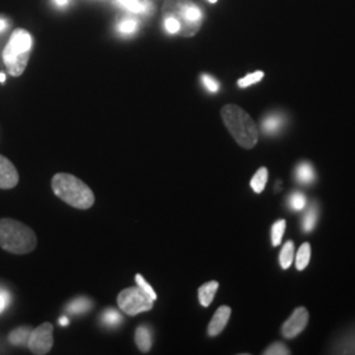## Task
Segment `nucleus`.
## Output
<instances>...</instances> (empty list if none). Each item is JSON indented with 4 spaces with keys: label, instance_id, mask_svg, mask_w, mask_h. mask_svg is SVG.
Returning a JSON list of instances; mask_svg holds the SVG:
<instances>
[{
    "label": "nucleus",
    "instance_id": "f257e3e1",
    "mask_svg": "<svg viewBox=\"0 0 355 355\" xmlns=\"http://www.w3.org/2000/svg\"><path fill=\"white\" fill-rule=\"evenodd\" d=\"M51 190L57 198L78 209H89L95 203L94 192L76 175L58 173L51 179Z\"/></svg>",
    "mask_w": 355,
    "mask_h": 355
},
{
    "label": "nucleus",
    "instance_id": "f03ea898",
    "mask_svg": "<svg viewBox=\"0 0 355 355\" xmlns=\"http://www.w3.org/2000/svg\"><path fill=\"white\" fill-rule=\"evenodd\" d=\"M221 117L236 142L243 149H253L259 133L250 114L236 104H227L221 110Z\"/></svg>",
    "mask_w": 355,
    "mask_h": 355
},
{
    "label": "nucleus",
    "instance_id": "7ed1b4c3",
    "mask_svg": "<svg viewBox=\"0 0 355 355\" xmlns=\"http://www.w3.org/2000/svg\"><path fill=\"white\" fill-rule=\"evenodd\" d=\"M37 246L36 233L13 218H0V248L8 253L23 255Z\"/></svg>",
    "mask_w": 355,
    "mask_h": 355
},
{
    "label": "nucleus",
    "instance_id": "20e7f679",
    "mask_svg": "<svg viewBox=\"0 0 355 355\" xmlns=\"http://www.w3.org/2000/svg\"><path fill=\"white\" fill-rule=\"evenodd\" d=\"M162 17H171L179 24V36L192 37L203 24V12L192 0H166Z\"/></svg>",
    "mask_w": 355,
    "mask_h": 355
},
{
    "label": "nucleus",
    "instance_id": "39448f33",
    "mask_svg": "<svg viewBox=\"0 0 355 355\" xmlns=\"http://www.w3.org/2000/svg\"><path fill=\"white\" fill-rule=\"evenodd\" d=\"M32 51V36L26 29H15L3 51V62L8 74L20 76L26 71Z\"/></svg>",
    "mask_w": 355,
    "mask_h": 355
},
{
    "label": "nucleus",
    "instance_id": "423d86ee",
    "mask_svg": "<svg viewBox=\"0 0 355 355\" xmlns=\"http://www.w3.org/2000/svg\"><path fill=\"white\" fill-rule=\"evenodd\" d=\"M154 299L140 286L129 287L119 293L117 304L128 316H136L142 312L150 311L154 305Z\"/></svg>",
    "mask_w": 355,
    "mask_h": 355
},
{
    "label": "nucleus",
    "instance_id": "0eeeda50",
    "mask_svg": "<svg viewBox=\"0 0 355 355\" xmlns=\"http://www.w3.org/2000/svg\"><path fill=\"white\" fill-rule=\"evenodd\" d=\"M53 325L51 322H44L36 329H32L28 338V349L36 355L48 354L53 347Z\"/></svg>",
    "mask_w": 355,
    "mask_h": 355
},
{
    "label": "nucleus",
    "instance_id": "6e6552de",
    "mask_svg": "<svg viewBox=\"0 0 355 355\" xmlns=\"http://www.w3.org/2000/svg\"><path fill=\"white\" fill-rule=\"evenodd\" d=\"M309 320V313L304 306H299L293 311L290 318L283 324L282 334L284 338H295L305 329Z\"/></svg>",
    "mask_w": 355,
    "mask_h": 355
},
{
    "label": "nucleus",
    "instance_id": "1a4fd4ad",
    "mask_svg": "<svg viewBox=\"0 0 355 355\" xmlns=\"http://www.w3.org/2000/svg\"><path fill=\"white\" fill-rule=\"evenodd\" d=\"M19 183V173L12 162L0 154V189L11 190Z\"/></svg>",
    "mask_w": 355,
    "mask_h": 355
},
{
    "label": "nucleus",
    "instance_id": "9d476101",
    "mask_svg": "<svg viewBox=\"0 0 355 355\" xmlns=\"http://www.w3.org/2000/svg\"><path fill=\"white\" fill-rule=\"evenodd\" d=\"M232 315V309L228 305H221L217 311H216L214 318L211 320L207 333L209 337H216L218 336L223 330L225 329L227 324L229 322V318Z\"/></svg>",
    "mask_w": 355,
    "mask_h": 355
},
{
    "label": "nucleus",
    "instance_id": "9b49d317",
    "mask_svg": "<svg viewBox=\"0 0 355 355\" xmlns=\"http://www.w3.org/2000/svg\"><path fill=\"white\" fill-rule=\"evenodd\" d=\"M295 178L302 184H311V183H313L315 179H316L315 167L311 165L309 162H306V161L300 162L295 168Z\"/></svg>",
    "mask_w": 355,
    "mask_h": 355
},
{
    "label": "nucleus",
    "instance_id": "f8f14e48",
    "mask_svg": "<svg viewBox=\"0 0 355 355\" xmlns=\"http://www.w3.org/2000/svg\"><path fill=\"white\" fill-rule=\"evenodd\" d=\"M283 127H284V117H283V114H268L262 121V130L266 135H270V136H274V135L279 133Z\"/></svg>",
    "mask_w": 355,
    "mask_h": 355
},
{
    "label": "nucleus",
    "instance_id": "ddd939ff",
    "mask_svg": "<svg viewBox=\"0 0 355 355\" xmlns=\"http://www.w3.org/2000/svg\"><path fill=\"white\" fill-rule=\"evenodd\" d=\"M218 290V283L216 280H211L204 283L203 286L199 288V302L203 306H209L211 303L214 302L216 292Z\"/></svg>",
    "mask_w": 355,
    "mask_h": 355
},
{
    "label": "nucleus",
    "instance_id": "4468645a",
    "mask_svg": "<svg viewBox=\"0 0 355 355\" xmlns=\"http://www.w3.org/2000/svg\"><path fill=\"white\" fill-rule=\"evenodd\" d=\"M135 341L142 353H149L152 349V333L146 327H139L135 334Z\"/></svg>",
    "mask_w": 355,
    "mask_h": 355
},
{
    "label": "nucleus",
    "instance_id": "2eb2a0df",
    "mask_svg": "<svg viewBox=\"0 0 355 355\" xmlns=\"http://www.w3.org/2000/svg\"><path fill=\"white\" fill-rule=\"evenodd\" d=\"M318 220V204H312L309 209L305 212L304 217L302 218V229L305 233H311L313 229L316 228Z\"/></svg>",
    "mask_w": 355,
    "mask_h": 355
},
{
    "label": "nucleus",
    "instance_id": "dca6fc26",
    "mask_svg": "<svg viewBox=\"0 0 355 355\" xmlns=\"http://www.w3.org/2000/svg\"><path fill=\"white\" fill-rule=\"evenodd\" d=\"M117 3L128 11L135 13L149 12V10L152 8L148 0H144L142 3L140 0H117Z\"/></svg>",
    "mask_w": 355,
    "mask_h": 355
},
{
    "label": "nucleus",
    "instance_id": "f3484780",
    "mask_svg": "<svg viewBox=\"0 0 355 355\" xmlns=\"http://www.w3.org/2000/svg\"><path fill=\"white\" fill-rule=\"evenodd\" d=\"M293 255H295V243L292 241L286 242L279 254V263L282 268L287 270L291 266Z\"/></svg>",
    "mask_w": 355,
    "mask_h": 355
},
{
    "label": "nucleus",
    "instance_id": "a211bd4d",
    "mask_svg": "<svg viewBox=\"0 0 355 355\" xmlns=\"http://www.w3.org/2000/svg\"><path fill=\"white\" fill-rule=\"evenodd\" d=\"M267 178H268V171H267L266 167H261L255 173V175L250 180V186H252V189H253L255 193L263 192L265 187H266Z\"/></svg>",
    "mask_w": 355,
    "mask_h": 355
},
{
    "label": "nucleus",
    "instance_id": "6ab92c4d",
    "mask_svg": "<svg viewBox=\"0 0 355 355\" xmlns=\"http://www.w3.org/2000/svg\"><path fill=\"white\" fill-rule=\"evenodd\" d=\"M309 261H311V245L308 242H304L296 254V268L299 271H303L305 267L308 266Z\"/></svg>",
    "mask_w": 355,
    "mask_h": 355
},
{
    "label": "nucleus",
    "instance_id": "aec40b11",
    "mask_svg": "<svg viewBox=\"0 0 355 355\" xmlns=\"http://www.w3.org/2000/svg\"><path fill=\"white\" fill-rule=\"evenodd\" d=\"M31 331H32V329L29 327H21V328L12 330L8 334V341L12 343V345H17V346L24 345V343H28Z\"/></svg>",
    "mask_w": 355,
    "mask_h": 355
},
{
    "label": "nucleus",
    "instance_id": "412c9836",
    "mask_svg": "<svg viewBox=\"0 0 355 355\" xmlns=\"http://www.w3.org/2000/svg\"><path fill=\"white\" fill-rule=\"evenodd\" d=\"M288 205H290L292 211L300 212V211L304 209L305 205H306V196L303 192L295 191L293 193L288 196Z\"/></svg>",
    "mask_w": 355,
    "mask_h": 355
},
{
    "label": "nucleus",
    "instance_id": "4be33fe9",
    "mask_svg": "<svg viewBox=\"0 0 355 355\" xmlns=\"http://www.w3.org/2000/svg\"><path fill=\"white\" fill-rule=\"evenodd\" d=\"M91 309V302L86 297H79L67 305V311L71 313H83Z\"/></svg>",
    "mask_w": 355,
    "mask_h": 355
},
{
    "label": "nucleus",
    "instance_id": "5701e85b",
    "mask_svg": "<svg viewBox=\"0 0 355 355\" xmlns=\"http://www.w3.org/2000/svg\"><path fill=\"white\" fill-rule=\"evenodd\" d=\"M286 230V220H278L271 228V242L274 246H278L282 242L283 234Z\"/></svg>",
    "mask_w": 355,
    "mask_h": 355
},
{
    "label": "nucleus",
    "instance_id": "b1692460",
    "mask_svg": "<svg viewBox=\"0 0 355 355\" xmlns=\"http://www.w3.org/2000/svg\"><path fill=\"white\" fill-rule=\"evenodd\" d=\"M263 76H265L263 71H255V73H252V74H248V76H243L242 79H240V80L237 82V85H239V87H241V89H246V87H250V86H253L255 83H258L259 80H262Z\"/></svg>",
    "mask_w": 355,
    "mask_h": 355
},
{
    "label": "nucleus",
    "instance_id": "393cba45",
    "mask_svg": "<svg viewBox=\"0 0 355 355\" xmlns=\"http://www.w3.org/2000/svg\"><path fill=\"white\" fill-rule=\"evenodd\" d=\"M137 28H139V23L135 19H124L117 26V29L121 35H132L137 31Z\"/></svg>",
    "mask_w": 355,
    "mask_h": 355
},
{
    "label": "nucleus",
    "instance_id": "a878e982",
    "mask_svg": "<svg viewBox=\"0 0 355 355\" xmlns=\"http://www.w3.org/2000/svg\"><path fill=\"white\" fill-rule=\"evenodd\" d=\"M121 316L119 315V312H116L114 309H107L104 311V313L102 315V321L105 322L107 325L110 327H116L121 322Z\"/></svg>",
    "mask_w": 355,
    "mask_h": 355
},
{
    "label": "nucleus",
    "instance_id": "bb28decb",
    "mask_svg": "<svg viewBox=\"0 0 355 355\" xmlns=\"http://www.w3.org/2000/svg\"><path fill=\"white\" fill-rule=\"evenodd\" d=\"M265 355H288L291 354V350L282 343H272L265 350Z\"/></svg>",
    "mask_w": 355,
    "mask_h": 355
},
{
    "label": "nucleus",
    "instance_id": "cd10ccee",
    "mask_svg": "<svg viewBox=\"0 0 355 355\" xmlns=\"http://www.w3.org/2000/svg\"><path fill=\"white\" fill-rule=\"evenodd\" d=\"M202 82H203L204 87L208 89L209 92H217L220 89V83L216 80L214 76L203 74L202 76Z\"/></svg>",
    "mask_w": 355,
    "mask_h": 355
},
{
    "label": "nucleus",
    "instance_id": "c85d7f7f",
    "mask_svg": "<svg viewBox=\"0 0 355 355\" xmlns=\"http://www.w3.org/2000/svg\"><path fill=\"white\" fill-rule=\"evenodd\" d=\"M136 283H137V286H140L141 288H142L144 291L148 292L154 300H157V293H155V291L153 290L152 286H150L146 280L144 279V277H142L141 274H137V275H136Z\"/></svg>",
    "mask_w": 355,
    "mask_h": 355
},
{
    "label": "nucleus",
    "instance_id": "c756f323",
    "mask_svg": "<svg viewBox=\"0 0 355 355\" xmlns=\"http://www.w3.org/2000/svg\"><path fill=\"white\" fill-rule=\"evenodd\" d=\"M8 304V297L4 292H0V315L4 312V309L7 308Z\"/></svg>",
    "mask_w": 355,
    "mask_h": 355
},
{
    "label": "nucleus",
    "instance_id": "7c9ffc66",
    "mask_svg": "<svg viewBox=\"0 0 355 355\" xmlns=\"http://www.w3.org/2000/svg\"><path fill=\"white\" fill-rule=\"evenodd\" d=\"M54 3H55L58 7H64V6L69 3V0H54Z\"/></svg>",
    "mask_w": 355,
    "mask_h": 355
},
{
    "label": "nucleus",
    "instance_id": "2f4dec72",
    "mask_svg": "<svg viewBox=\"0 0 355 355\" xmlns=\"http://www.w3.org/2000/svg\"><path fill=\"white\" fill-rule=\"evenodd\" d=\"M7 28V21L4 19H0V32H3Z\"/></svg>",
    "mask_w": 355,
    "mask_h": 355
},
{
    "label": "nucleus",
    "instance_id": "473e14b6",
    "mask_svg": "<svg viewBox=\"0 0 355 355\" xmlns=\"http://www.w3.org/2000/svg\"><path fill=\"white\" fill-rule=\"evenodd\" d=\"M69 318H60V325H62V327H66V325H69Z\"/></svg>",
    "mask_w": 355,
    "mask_h": 355
},
{
    "label": "nucleus",
    "instance_id": "72a5a7b5",
    "mask_svg": "<svg viewBox=\"0 0 355 355\" xmlns=\"http://www.w3.org/2000/svg\"><path fill=\"white\" fill-rule=\"evenodd\" d=\"M0 82H1V83L6 82V74H4V73H0Z\"/></svg>",
    "mask_w": 355,
    "mask_h": 355
},
{
    "label": "nucleus",
    "instance_id": "f704fd0d",
    "mask_svg": "<svg viewBox=\"0 0 355 355\" xmlns=\"http://www.w3.org/2000/svg\"><path fill=\"white\" fill-rule=\"evenodd\" d=\"M208 1H211V3H216L217 0H208Z\"/></svg>",
    "mask_w": 355,
    "mask_h": 355
}]
</instances>
